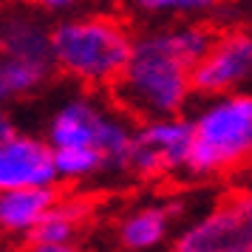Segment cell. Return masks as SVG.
<instances>
[{
	"mask_svg": "<svg viewBox=\"0 0 252 252\" xmlns=\"http://www.w3.org/2000/svg\"><path fill=\"white\" fill-rule=\"evenodd\" d=\"M193 94V65L167 23L136 34L130 63L111 88V99L133 122H153L182 116Z\"/></svg>",
	"mask_w": 252,
	"mask_h": 252,
	"instance_id": "cell-1",
	"label": "cell"
},
{
	"mask_svg": "<svg viewBox=\"0 0 252 252\" xmlns=\"http://www.w3.org/2000/svg\"><path fill=\"white\" fill-rule=\"evenodd\" d=\"M136 34L119 14L80 12L54 23L57 71L85 88H114L130 63Z\"/></svg>",
	"mask_w": 252,
	"mask_h": 252,
	"instance_id": "cell-2",
	"label": "cell"
},
{
	"mask_svg": "<svg viewBox=\"0 0 252 252\" xmlns=\"http://www.w3.org/2000/svg\"><path fill=\"white\" fill-rule=\"evenodd\" d=\"M190 119L195 125L190 179H207L252 161V91L201 96Z\"/></svg>",
	"mask_w": 252,
	"mask_h": 252,
	"instance_id": "cell-3",
	"label": "cell"
},
{
	"mask_svg": "<svg viewBox=\"0 0 252 252\" xmlns=\"http://www.w3.org/2000/svg\"><path fill=\"white\" fill-rule=\"evenodd\" d=\"M195 148V125L190 116H167L139 122L130 150V173L156 179L167 173H187Z\"/></svg>",
	"mask_w": 252,
	"mask_h": 252,
	"instance_id": "cell-4",
	"label": "cell"
},
{
	"mask_svg": "<svg viewBox=\"0 0 252 252\" xmlns=\"http://www.w3.org/2000/svg\"><path fill=\"white\" fill-rule=\"evenodd\" d=\"M170 252H252V193L221 198L173 238Z\"/></svg>",
	"mask_w": 252,
	"mask_h": 252,
	"instance_id": "cell-5",
	"label": "cell"
},
{
	"mask_svg": "<svg viewBox=\"0 0 252 252\" xmlns=\"http://www.w3.org/2000/svg\"><path fill=\"white\" fill-rule=\"evenodd\" d=\"M252 80V32L227 29L218 32L207 57L193 68V91L198 96L244 91Z\"/></svg>",
	"mask_w": 252,
	"mask_h": 252,
	"instance_id": "cell-6",
	"label": "cell"
},
{
	"mask_svg": "<svg viewBox=\"0 0 252 252\" xmlns=\"http://www.w3.org/2000/svg\"><path fill=\"white\" fill-rule=\"evenodd\" d=\"M54 148L46 136H32L17 130L0 142V193L29 190V187H57Z\"/></svg>",
	"mask_w": 252,
	"mask_h": 252,
	"instance_id": "cell-7",
	"label": "cell"
},
{
	"mask_svg": "<svg viewBox=\"0 0 252 252\" xmlns=\"http://www.w3.org/2000/svg\"><path fill=\"white\" fill-rule=\"evenodd\" d=\"M0 57L57 68L54 63V23L32 6H12L0 26Z\"/></svg>",
	"mask_w": 252,
	"mask_h": 252,
	"instance_id": "cell-8",
	"label": "cell"
},
{
	"mask_svg": "<svg viewBox=\"0 0 252 252\" xmlns=\"http://www.w3.org/2000/svg\"><path fill=\"white\" fill-rule=\"evenodd\" d=\"M111 99H99L96 94H74L54 108L46 122L48 145L57 148H94L105 114L111 111Z\"/></svg>",
	"mask_w": 252,
	"mask_h": 252,
	"instance_id": "cell-9",
	"label": "cell"
},
{
	"mask_svg": "<svg viewBox=\"0 0 252 252\" xmlns=\"http://www.w3.org/2000/svg\"><path fill=\"white\" fill-rule=\"evenodd\" d=\"M60 204L57 187H29L0 193V229L6 238L29 241L48 210Z\"/></svg>",
	"mask_w": 252,
	"mask_h": 252,
	"instance_id": "cell-10",
	"label": "cell"
},
{
	"mask_svg": "<svg viewBox=\"0 0 252 252\" xmlns=\"http://www.w3.org/2000/svg\"><path fill=\"white\" fill-rule=\"evenodd\" d=\"M176 207H161V204H145L130 210L122 216L116 227L119 247L127 252H150L161 247L167 232H170V216Z\"/></svg>",
	"mask_w": 252,
	"mask_h": 252,
	"instance_id": "cell-11",
	"label": "cell"
},
{
	"mask_svg": "<svg viewBox=\"0 0 252 252\" xmlns=\"http://www.w3.org/2000/svg\"><path fill=\"white\" fill-rule=\"evenodd\" d=\"M57 68L34 65V63H20V60H3L0 57V99L14 102L34 96L40 88H46Z\"/></svg>",
	"mask_w": 252,
	"mask_h": 252,
	"instance_id": "cell-12",
	"label": "cell"
},
{
	"mask_svg": "<svg viewBox=\"0 0 252 252\" xmlns=\"http://www.w3.org/2000/svg\"><path fill=\"white\" fill-rule=\"evenodd\" d=\"M130 9L148 20H210L221 12V0H130Z\"/></svg>",
	"mask_w": 252,
	"mask_h": 252,
	"instance_id": "cell-13",
	"label": "cell"
},
{
	"mask_svg": "<svg viewBox=\"0 0 252 252\" xmlns=\"http://www.w3.org/2000/svg\"><path fill=\"white\" fill-rule=\"evenodd\" d=\"M85 204L77 201H63L54 210H48V216L37 224V229L29 235V244H71V238L77 235L82 218H85Z\"/></svg>",
	"mask_w": 252,
	"mask_h": 252,
	"instance_id": "cell-14",
	"label": "cell"
},
{
	"mask_svg": "<svg viewBox=\"0 0 252 252\" xmlns=\"http://www.w3.org/2000/svg\"><path fill=\"white\" fill-rule=\"evenodd\" d=\"M54 161L60 182H85L105 173V156L96 148H57Z\"/></svg>",
	"mask_w": 252,
	"mask_h": 252,
	"instance_id": "cell-15",
	"label": "cell"
},
{
	"mask_svg": "<svg viewBox=\"0 0 252 252\" xmlns=\"http://www.w3.org/2000/svg\"><path fill=\"white\" fill-rule=\"evenodd\" d=\"M26 6H32L34 12H40L43 17H71V14H80L82 3L85 0H23Z\"/></svg>",
	"mask_w": 252,
	"mask_h": 252,
	"instance_id": "cell-16",
	"label": "cell"
},
{
	"mask_svg": "<svg viewBox=\"0 0 252 252\" xmlns=\"http://www.w3.org/2000/svg\"><path fill=\"white\" fill-rule=\"evenodd\" d=\"M29 252H82L77 244H34Z\"/></svg>",
	"mask_w": 252,
	"mask_h": 252,
	"instance_id": "cell-17",
	"label": "cell"
}]
</instances>
